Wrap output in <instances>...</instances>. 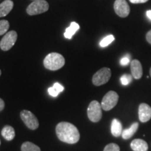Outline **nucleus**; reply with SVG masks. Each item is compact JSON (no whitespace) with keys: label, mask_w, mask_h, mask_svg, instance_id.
<instances>
[{"label":"nucleus","mask_w":151,"mask_h":151,"mask_svg":"<svg viewBox=\"0 0 151 151\" xmlns=\"http://www.w3.org/2000/svg\"><path fill=\"white\" fill-rule=\"evenodd\" d=\"M101 106L96 100L92 101L88 108V117L90 121L93 122H97L101 120L102 117L101 112Z\"/></svg>","instance_id":"4"},{"label":"nucleus","mask_w":151,"mask_h":151,"mask_svg":"<svg viewBox=\"0 0 151 151\" xmlns=\"http://www.w3.org/2000/svg\"><path fill=\"white\" fill-rule=\"evenodd\" d=\"M4 106H5L4 101L3 99H1V98H0V112L4 110Z\"/></svg>","instance_id":"28"},{"label":"nucleus","mask_w":151,"mask_h":151,"mask_svg":"<svg viewBox=\"0 0 151 151\" xmlns=\"http://www.w3.org/2000/svg\"><path fill=\"white\" fill-rule=\"evenodd\" d=\"M146 38L147 41H148L150 44H151V30H150V31L146 34Z\"/></svg>","instance_id":"27"},{"label":"nucleus","mask_w":151,"mask_h":151,"mask_svg":"<svg viewBox=\"0 0 151 151\" xmlns=\"http://www.w3.org/2000/svg\"><path fill=\"white\" fill-rule=\"evenodd\" d=\"M113 7L115 12L118 16L121 18H126L129 16L130 8L125 0H116Z\"/></svg>","instance_id":"9"},{"label":"nucleus","mask_w":151,"mask_h":151,"mask_svg":"<svg viewBox=\"0 0 151 151\" xmlns=\"http://www.w3.org/2000/svg\"><path fill=\"white\" fill-rule=\"evenodd\" d=\"M48 92L49 94H50V96H52V97H58V94H60L59 92H58L53 87H51V88H49L48 90Z\"/></svg>","instance_id":"24"},{"label":"nucleus","mask_w":151,"mask_h":151,"mask_svg":"<svg viewBox=\"0 0 151 151\" xmlns=\"http://www.w3.org/2000/svg\"><path fill=\"white\" fill-rule=\"evenodd\" d=\"M111 76V71L109 68L104 67L94 73L92 77V83L96 86H100L106 83Z\"/></svg>","instance_id":"5"},{"label":"nucleus","mask_w":151,"mask_h":151,"mask_svg":"<svg viewBox=\"0 0 151 151\" xmlns=\"http://www.w3.org/2000/svg\"><path fill=\"white\" fill-rule=\"evenodd\" d=\"M20 118L25 124V125L30 129L35 130L39 127L38 119L31 111L23 110L20 112Z\"/></svg>","instance_id":"8"},{"label":"nucleus","mask_w":151,"mask_h":151,"mask_svg":"<svg viewBox=\"0 0 151 151\" xmlns=\"http://www.w3.org/2000/svg\"><path fill=\"white\" fill-rule=\"evenodd\" d=\"M104 151H120V147L116 143H109L106 146Z\"/></svg>","instance_id":"22"},{"label":"nucleus","mask_w":151,"mask_h":151,"mask_svg":"<svg viewBox=\"0 0 151 151\" xmlns=\"http://www.w3.org/2000/svg\"><path fill=\"white\" fill-rule=\"evenodd\" d=\"M138 128H139V123L138 122H134V123L132 124L131 127L126 129H124L122 132V139H125V140L130 139L136 133Z\"/></svg>","instance_id":"16"},{"label":"nucleus","mask_w":151,"mask_h":151,"mask_svg":"<svg viewBox=\"0 0 151 151\" xmlns=\"http://www.w3.org/2000/svg\"><path fill=\"white\" fill-rule=\"evenodd\" d=\"M119 96L117 92L109 91L105 94L101 101V108L106 111H110L116 106L118 104Z\"/></svg>","instance_id":"6"},{"label":"nucleus","mask_w":151,"mask_h":151,"mask_svg":"<svg viewBox=\"0 0 151 151\" xmlns=\"http://www.w3.org/2000/svg\"><path fill=\"white\" fill-rule=\"evenodd\" d=\"M22 151H41V149L39 146L35 145V143L29 142H24L22 144L21 146Z\"/></svg>","instance_id":"18"},{"label":"nucleus","mask_w":151,"mask_h":151,"mask_svg":"<svg viewBox=\"0 0 151 151\" xmlns=\"http://www.w3.org/2000/svg\"><path fill=\"white\" fill-rule=\"evenodd\" d=\"M132 76L129 74H124L120 78V82L123 86H127L132 82Z\"/></svg>","instance_id":"21"},{"label":"nucleus","mask_w":151,"mask_h":151,"mask_svg":"<svg viewBox=\"0 0 151 151\" xmlns=\"http://www.w3.org/2000/svg\"><path fill=\"white\" fill-rule=\"evenodd\" d=\"M114 39H115L114 36L112 35L106 36V37L104 38L102 40L100 41V43H99L100 46L102 47V48H104V47L108 46L109 44H111V43H112L113 41H114Z\"/></svg>","instance_id":"19"},{"label":"nucleus","mask_w":151,"mask_h":151,"mask_svg":"<svg viewBox=\"0 0 151 151\" xmlns=\"http://www.w3.org/2000/svg\"><path fill=\"white\" fill-rule=\"evenodd\" d=\"M148 0H129V1L132 4H142L146 3Z\"/></svg>","instance_id":"26"},{"label":"nucleus","mask_w":151,"mask_h":151,"mask_svg":"<svg viewBox=\"0 0 151 151\" xmlns=\"http://www.w3.org/2000/svg\"><path fill=\"white\" fill-rule=\"evenodd\" d=\"M55 131L58 139L62 142L74 144L80 139V133L78 129L70 122H60L57 124Z\"/></svg>","instance_id":"1"},{"label":"nucleus","mask_w":151,"mask_h":151,"mask_svg":"<svg viewBox=\"0 0 151 151\" xmlns=\"http://www.w3.org/2000/svg\"><path fill=\"white\" fill-rule=\"evenodd\" d=\"M79 24L75 22H72L70 24V26L67 27L65 30V37L67 39H71L73 37V36L75 35V33L79 29Z\"/></svg>","instance_id":"17"},{"label":"nucleus","mask_w":151,"mask_h":151,"mask_svg":"<svg viewBox=\"0 0 151 151\" xmlns=\"http://www.w3.org/2000/svg\"><path fill=\"white\" fill-rule=\"evenodd\" d=\"M65 60L61 54L58 52H52L48 54L43 60V65L47 69L56 71L65 65Z\"/></svg>","instance_id":"2"},{"label":"nucleus","mask_w":151,"mask_h":151,"mask_svg":"<svg viewBox=\"0 0 151 151\" xmlns=\"http://www.w3.org/2000/svg\"><path fill=\"white\" fill-rule=\"evenodd\" d=\"M1 69H0V76H1Z\"/></svg>","instance_id":"31"},{"label":"nucleus","mask_w":151,"mask_h":151,"mask_svg":"<svg viewBox=\"0 0 151 151\" xmlns=\"http://www.w3.org/2000/svg\"><path fill=\"white\" fill-rule=\"evenodd\" d=\"M130 63V58L129 56H124L120 60V65L122 66H127Z\"/></svg>","instance_id":"23"},{"label":"nucleus","mask_w":151,"mask_h":151,"mask_svg":"<svg viewBox=\"0 0 151 151\" xmlns=\"http://www.w3.org/2000/svg\"><path fill=\"white\" fill-rule=\"evenodd\" d=\"M0 144H1V141H0Z\"/></svg>","instance_id":"32"},{"label":"nucleus","mask_w":151,"mask_h":151,"mask_svg":"<svg viewBox=\"0 0 151 151\" xmlns=\"http://www.w3.org/2000/svg\"><path fill=\"white\" fill-rule=\"evenodd\" d=\"M134 151H147L148 149V145L143 139H134L132 141L130 145Z\"/></svg>","instance_id":"12"},{"label":"nucleus","mask_w":151,"mask_h":151,"mask_svg":"<svg viewBox=\"0 0 151 151\" xmlns=\"http://www.w3.org/2000/svg\"><path fill=\"white\" fill-rule=\"evenodd\" d=\"M132 77L135 79H140L143 75V68L141 62L137 60H132L130 63Z\"/></svg>","instance_id":"11"},{"label":"nucleus","mask_w":151,"mask_h":151,"mask_svg":"<svg viewBox=\"0 0 151 151\" xmlns=\"http://www.w3.org/2000/svg\"><path fill=\"white\" fill-rule=\"evenodd\" d=\"M49 9L48 3L45 0H36L28 6L27 13L29 16H35L46 12Z\"/></svg>","instance_id":"3"},{"label":"nucleus","mask_w":151,"mask_h":151,"mask_svg":"<svg viewBox=\"0 0 151 151\" xmlns=\"http://www.w3.org/2000/svg\"><path fill=\"white\" fill-rule=\"evenodd\" d=\"M18 35L16 31H10L6 33L0 41V48L4 51L10 50L16 42Z\"/></svg>","instance_id":"7"},{"label":"nucleus","mask_w":151,"mask_h":151,"mask_svg":"<svg viewBox=\"0 0 151 151\" xmlns=\"http://www.w3.org/2000/svg\"><path fill=\"white\" fill-rule=\"evenodd\" d=\"M9 28V22L6 20H0V36L7 32Z\"/></svg>","instance_id":"20"},{"label":"nucleus","mask_w":151,"mask_h":151,"mask_svg":"<svg viewBox=\"0 0 151 151\" xmlns=\"http://www.w3.org/2000/svg\"><path fill=\"white\" fill-rule=\"evenodd\" d=\"M111 131L113 137H118L122 135V126L121 122H120L118 119H113L111 122Z\"/></svg>","instance_id":"14"},{"label":"nucleus","mask_w":151,"mask_h":151,"mask_svg":"<svg viewBox=\"0 0 151 151\" xmlns=\"http://www.w3.org/2000/svg\"><path fill=\"white\" fill-rule=\"evenodd\" d=\"M34 1H36V0H34Z\"/></svg>","instance_id":"33"},{"label":"nucleus","mask_w":151,"mask_h":151,"mask_svg":"<svg viewBox=\"0 0 151 151\" xmlns=\"http://www.w3.org/2000/svg\"><path fill=\"white\" fill-rule=\"evenodd\" d=\"M150 76H151V68H150Z\"/></svg>","instance_id":"30"},{"label":"nucleus","mask_w":151,"mask_h":151,"mask_svg":"<svg viewBox=\"0 0 151 151\" xmlns=\"http://www.w3.org/2000/svg\"><path fill=\"white\" fill-rule=\"evenodd\" d=\"M52 87H53L57 91L59 92V93L62 92L64 90V89H65V88H64V87L62 86L61 84H60L59 83H54Z\"/></svg>","instance_id":"25"},{"label":"nucleus","mask_w":151,"mask_h":151,"mask_svg":"<svg viewBox=\"0 0 151 151\" xmlns=\"http://www.w3.org/2000/svg\"><path fill=\"white\" fill-rule=\"evenodd\" d=\"M146 16L151 20V10H148L146 11Z\"/></svg>","instance_id":"29"},{"label":"nucleus","mask_w":151,"mask_h":151,"mask_svg":"<svg viewBox=\"0 0 151 151\" xmlns=\"http://www.w3.org/2000/svg\"><path fill=\"white\" fill-rule=\"evenodd\" d=\"M1 135L6 141H12L16 136L14 127L10 125H6L1 130Z\"/></svg>","instance_id":"15"},{"label":"nucleus","mask_w":151,"mask_h":151,"mask_svg":"<svg viewBox=\"0 0 151 151\" xmlns=\"http://www.w3.org/2000/svg\"><path fill=\"white\" fill-rule=\"evenodd\" d=\"M14 7V2L11 0H5L0 4V18L7 16Z\"/></svg>","instance_id":"13"},{"label":"nucleus","mask_w":151,"mask_h":151,"mask_svg":"<svg viewBox=\"0 0 151 151\" xmlns=\"http://www.w3.org/2000/svg\"><path fill=\"white\" fill-rule=\"evenodd\" d=\"M139 118L141 122H146L151 119V107L148 104L142 103L139 106Z\"/></svg>","instance_id":"10"}]
</instances>
